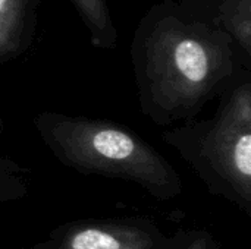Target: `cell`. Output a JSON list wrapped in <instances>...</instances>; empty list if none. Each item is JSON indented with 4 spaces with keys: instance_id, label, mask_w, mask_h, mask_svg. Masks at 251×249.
Here are the masks:
<instances>
[{
    "instance_id": "obj_1",
    "label": "cell",
    "mask_w": 251,
    "mask_h": 249,
    "mask_svg": "<svg viewBox=\"0 0 251 249\" xmlns=\"http://www.w3.org/2000/svg\"><path fill=\"white\" fill-rule=\"evenodd\" d=\"M131 62L144 116L166 126L188 122L250 69L221 31L191 18L176 0L153 4L140 19Z\"/></svg>"
},
{
    "instance_id": "obj_2",
    "label": "cell",
    "mask_w": 251,
    "mask_h": 249,
    "mask_svg": "<svg viewBox=\"0 0 251 249\" xmlns=\"http://www.w3.org/2000/svg\"><path fill=\"white\" fill-rule=\"evenodd\" d=\"M43 144L66 167L140 186L172 201L184 183L174 166L131 128L107 119L43 112L34 117Z\"/></svg>"
},
{
    "instance_id": "obj_3",
    "label": "cell",
    "mask_w": 251,
    "mask_h": 249,
    "mask_svg": "<svg viewBox=\"0 0 251 249\" xmlns=\"http://www.w3.org/2000/svg\"><path fill=\"white\" fill-rule=\"evenodd\" d=\"M163 141L213 195L251 214V75L243 69L221 94L218 112L165 131Z\"/></svg>"
},
{
    "instance_id": "obj_4",
    "label": "cell",
    "mask_w": 251,
    "mask_h": 249,
    "mask_svg": "<svg viewBox=\"0 0 251 249\" xmlns=\"http://www.w3.org/2000/svg\"><path fill=\"white\" fill-rule=\"evenodd\" d=\"M165 233L150 219H84L56 227L32 249H156Z\"/></svg>"
},
{
    "instance_id": "obj_5",
    "label": "cell",
    "mask_w": 251,
    "mask_h": 249,
    "mask_svg": "<svg viewBox=\"0 0 251 249\" xmlns=\"http://www.w3.org/2000/svg\"><path fill=\"white\" fill-rule=\"evenodd\" d=\"M203 25L224 32L251 65V0H176Z\"/></svg>"
},
{
    "instance_id": "obj_6",
    "label": "cell",
    "mask_w": 251,
    "mask_h": 249,
    "mask_svg": "<svg viewBox=\"0 0 251 249\" xmlns=\"http://www.w3.org/2000/svg\"><path fill=\"white\" fill-rule=\"evenodd\" d=\"M40 0H0V65L25 54L35 38Z\"/></svg>"
},
{
    "instance_id": "obj_7",
    "label": "cell",
    "mask_w": 251,
    "mask_h": 249,
    "mask_svg": "<svg viewBox=\"0 0 251 249\" xmlns=\"http://www.w3.org/2000/svg\"><path fill=\"white\" fill-rule=\"evenodd\" d=\"M84 26L90 43L96 48L112 50L118 44V29L107 0H71Z\"/></svg>"
},
{
    "instance_id": "obj_8",
    "label": "cell",
    "mask_w": 251,
    "mask_h": 249,
    "mask_svg": "<svg viewBox=\"0 0 251 249\" xmlns=\"http://www.w3.org/2000/svg\"><path fill=\"white\" fill-rule=\"evenodd\" d=\"M156 249H218L216 241L204 229H188L178 230L176 233L160 241Z\"/></svg>"
},
{
    "instance_id": "obj_9",
    "label": "cell",
    "mask_w": 251,
    "mask_h": 249,
    "mask_svg": "<svg viewBox=\"0 0 251 249\" xmlns=\"http://www.w3.org/2000/svg\"><path fill=\"white\" fill-rule=\"evenodd\" d=\"M26 173L0 167V204L19 201L28 194V183L24 178Z\"/></svg>"
},
{
    "instance_id": "obj_10",
    "label": "cell",
    "mask_w": 251,
    "mask_h": 249,
    "mask_svg": "<svg viewBox=\"0 0 251 249\" xmlns=\"http://www.w3.org/2000/svg\"><path fill=\"white\" fill-rule=\"evenodd\" d=\"M1 131H3V117H1V113H0V134H1ZM0 167L9 169V170H15V172H28L25 167H21L19 164H16L10 158L1 157V156H0Z\"/></svg>"
}]
</instances>
